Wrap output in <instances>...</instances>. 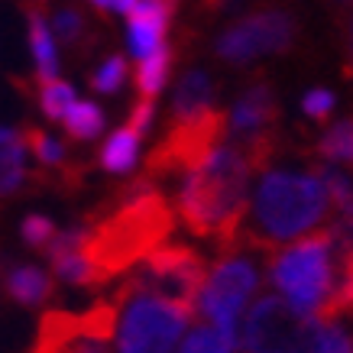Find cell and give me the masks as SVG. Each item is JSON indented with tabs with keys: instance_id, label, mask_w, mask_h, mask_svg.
<instances>
[{
	"instance_id": "5bb4252c",
	"label": "cell",
	"mask_w": 353,
	"mask_h": 353,
	"mask_svg": "<svg viewBox=\"0 0 353 353\" xmlns=\"http://www.w3.org/2000/svg\"><path fill=\"white\" fill-rule=\"evenodd\" d=\"M3 285L10 292V299L17 305H26V308L49 301L55 289L52 276H46L43 269H36V266H10L3 272Z\"/></svg>"
},
{
	"instance_id": "8fae6325",
	"label": "cell",
	"mask_w": 353,
	"mask_h": 353,
	"mask_svg": "<svg viewBox=\"0 0 353 353\" xmlns=\"http://www.w3.org/2000/svg\"><path fill=\"white\" fill-rule=\"evenodd\" d=\"M301 318L285 299L266 295L253 305L243 324V350H301Z\"/></svg>"
},
{
	"instance_id": "7c38bea8",
	"label": "cell",
	"mask_w": 353,
	"mask_h": 353,
	"mask_svg": "<svg viewBox=\"0 0 353 353\" xmlns=\"http://www.w3.org/2000/svg\"><path fill=\"white\" fill-rule=\"evenodd\" d=\"M276 94H272V88L266 81H253V85L243 91V97L236 101L234 114V130L240 137H253V133H266L272 123H276Z\"/></svg>"
},
{
	"instance_id": "d6986e66",
	"label": "cell",
	"mask_w": 353,
	"mask_h": 353,
	"mask_svg": "<svg viewBox=\"0 0 353 353\" xmlns=\"http://www.w3.org/2000/svg\"><path fill=\"white\" fill-rule=\"evenodd\" d=\"M169 68H172V52L165 46H159L156 52H150L146 59H139V68H137V88L143 97H156L169 78Z\"/></svg>"
},
{
	"instance_id": "cb8c5ba5",
	"label": "cell",
	"mask_w": 353,
	"mask_h": 353,
	"mask_svg": "<svg viewBox=\"0 0 353 353\" xmlns=\"http://www.w3.org/2000/svg\"><path fill=\"white\" fill-rule=\"evenodd\" d=\"M318 152L331 162H350L353 165V120H343L331 127L318 143Z\"/></svg>"
},
{
	"instance_id": "3957f363",
	"label": "cell",
	"mask_w": 353,
	"mask_h": 353,
	"mask_svg": "<svg viewBox=\"0 0 353 353\" xmlns=\"http://www.w3.org/2000/svg\"><path fill=\"white\" fill-rule=\"evenodd\" d=\"M327 204L331 198L318 172H269L256 188L250 240L256 246H276L308 234L324 221Z\"/></svg>"
},
{
	"instance_id": "83f0119b",
	"label": "cell",
	"mask_w": 353,
	"mask_h": 353,
	"mask_svg": "<svg viewBox=\"0 0 353 353\" xmlns=\"http://www.w3.org/2000/svg\"><path fill=\"white\" fill-rule=\"evenodd\" d=\"M123 81H127V62H123L120 55L108 59V62H104L94 72V75H91V85H94V91H104V94H114V91H120V88H123Z\"/></svg>"
},
{
	"instance_id": "1f68e13d",
	"label": "cell",
	"mask_w": 353,
	"mask_h": 353,
	"mask_svg": "<svg viewBox=\"0 0 353 353\" xmlns=\"http://www.w3.org/2000/svg\"><path fill=\"white\" fill-rule=\"evenodd\" d=\"M97 10H110V13H130L133 0H91Z\"/></svg>"
},
{
	"instance_id": "8992f818",
	"label": "cell",
	"mask_w": 353,
	"mask_h": 353,
	"mask_svg": "<svg viewBox=\"0 0 353 353\" xmlns=\"http://www.w3.org/2000/svg\"><path fill=\"white\" fill-rule=\"evenodd\" d=\"M208 279V266L204 259L188 250V246H172L159 243L143 256V266H133L127 285L139 292H152L169 301H179L188 311L198 308V295Z\"/></svg>"
},
{
	"instance_id": "836d02e7",
	"label": "cell",
	"mask_w": 353,
	"mask_h": 353,
	"mask_svg": "<svg viewBox=\"0 0 353 353\" xmlns=\"http://www.w3.org/2000/svg\"><path fill=\"white\" fill-rule=\"evenodd\" d=\"M350 52H353V39H350Z\"/></svg>"
},
{
	"instance_id": "7402d4cb",
	"label": "cell",
	"mask_w": 353,
	"mask_h": 353,
	"mask_svg": "<svg viewBox=\"0 0 353 353\" xmlns=\"http://www.w3.org/2000/svg\"><path fill=\"white\" fill-rule=\"evenodd\" d=\"M318 175H321L324 188H327V198L334 201V208H337V214H341L343 224H353V182L347 179V175H341V172L327 169V165H318Z\"/></svg>"
},
{
	"instance_id": "4dcf8cb0",
	"label": "cell",
	"mask_w": 353,
	"mask_h": 353,
	"mask_svg": "<svg viewBox=\"0 0 353 353\" xmlns=\"http://www.w3.org/2000/svg\"><path fill=\"white\" fill-rule=\"evenodd\" d=\"M152 114H156V110H152V97H143L137 108H133V114H130L127 127L133 130V133H139V137H143V133L150 130V123H152Z\"/></svg>"
},
{
	"instance_id": "30bf717a",
	"label": "cell",
	"mask_w": 353,
	"mask_h": 353,
	"mask_svg": "<svg viewBox=\"0 0 353 353\" xmlns=\"http://www.w3.org/2000/svg\"><path fill=\"white\" fill-rule=\"evenodd\" d=\"M295 43V20L285 10H266V13H253L240 20L236 26L217 39V55L224 62L246 65L253 62L256 55L269 52H285Z\"/></svg>"
},
{
	"instance_id": "2e32d148",
	"label": "cell",
	"mask_w": 353,
	"mask_h": 353,
	"mask_svg": "<svg viewBox=\"0 0 353 353\" xmlns=\"http://www.w3.org/2000/svg\"><path fill=\"white\" fill-rule=\"evenodd\" d=\"M30 43L39 68V81H49L59 72V55H55V36L43 20V7H30Z\"/></svg>"
},
{
	"instance_id": "e0dca14e",
	"label": "cell",
	"mask_w": 353,
	"mask_h": 353,
	"mask_svg": "<svg viewBox=\"0 0 353 353\" xmlns=\"http://www.w3.org/2000/svg\"><path fill=\"white\" fill-rule=\"evenodd\" d=\"M211 101H214L211 78L204 75V72H188V75L179 81L175 104H172V117H192L198 110L211 108Z\"/></svg>"
},
{
	"instance_id": "484cf974",
	"label": "cell",
	"mask_w": 353,
	"mask_h": 353,
	"mask_svg": "<svg viewBox=\"0 0 353 353\" xmlns=\"http://www.w3.org/2000/svg\"><path fill=\"white\" fill-rule=\"evenodd\" d=\"M179 350H188V353H198V350H214V353H224V350H234V343L227 341L224 334L217 331L214 324H204V327H194L188 337L182 341Z\"/></svg>"
},
{
	"instance_id": "ba28073f",
	"label": "cell",
	"mask_w": 353,
	"mask_h": 353,
	"mask_svg": "<svg viewBox=\"0 0 353 353\" xmlns=\"http://www.w3.org/2000/svg\"><path fill=\"white\" fill-rule=\"evenodd\" d=\"M117 301H97L81 314L49 311L36 331V350H108L117 337Z\"/></svg>"
},
{
	"instance_id": "f546056e",
	"label": "cell",
	"mask_w": 353,
	"mask_h": 353,
	"mask_svg": "<svg viewBox=\"0 0 353 353\" xmlns=\"http://www.w3.org/2000/svg\"><path fill=\"white\" fill-rule=\"evenodd\" d=\"M331 110H334V94H331V91L314 88V91H308V94H305V114H308L311 120H324Z\"/></svg>"
},
{
	"instance_id": "6da1fadb",
	"label": "cell",
	"mask_w": 353,
	"mask_h": 353,
	"mask_svg": "<svg viewBox=\"0 0 353 353\" xmlns=\"http://www.w3.org/2000/svg\"><path fill=\"white\" fill-rule=\"evenodd\" d=\"M172 208L152 188L150 179L127 185L114 194L108 214H97L91 227H85L81 253L94 272V285H104L108 279L127 272L146 256L150 250L165 243L172 234Z\"/></svg>"
},
{
	"instance_id": "ffe728a7",
	"label": "cell",
	"mask_w": 353,
	"mask_h": 353,
	"mask_svg": "<svg viewBox=\"0 0 353 353\" xmlns=\"http://www.w3.org/2000/svg\"><path fill=\"white\" fill-rule=\"evenodd\" d=\"M137 152H139V133H133L130 127H123L108 139V146H104V152H101V165H104L108 172H127V169H133Z\"/></svg>"
},
{
	"instance_id": "277c9868",
	"label": "cell",
	"mask_w": 353,
	"mask_h": 353,
	"mask_svg": "<svg viewBox=\"0 0 353 353\" xmlns=\"http://www.w3.org/2000/svg\"><path fill=\"white\" fill-rule=\"evenodd\" d=\"M269 272L292 311H299L301 318L321 311L341 282L337 234L321 230V234L301 236L299 243L282 246L269 259Z\"/></svg>"
},
{
	"instance_id": "7a4b0ae2",
	"label": "cell",
	"mask_w": 353,
	"mask_h": 353,
	"mask_svg": "<svg viewBox=\"0 0 353 353\" xmlns=\"http://www.w3.org/2000/svg\"><path fill=\"white\" fill-rule=\"evenodd\" d=\"M256 169L246 146L217 143L201 162L185 169L179 192V217L194 236L214 240L221 250H234L246 214V182Z\"/></svg>"
},
{
	"instance_id": "ac0fdd59",
	"label": "cell",
	"mask_w": 353,
	"mask_h": 353,
	"mask_svg": "<svg viewBox=\"0 0 353 353\" xmlns=\"http://www.w3.org/2000/svg\"><path fill=\"white\" fill-rule=\"evenodd\" d=\"M62 123L72 139H94L104 130V114L91 101H72V108L62 114Z\"/></svg>"
},
{
	"instance_id": "5b68a950",
	"label": "cell",
	"mask_w": 353,
	"mask_h": 353,
	"mask_svg": "<svg viewBox=\"0 0 353 353\" xmlns=\"http://www.w3.org/2000/svg\"><path fill=\"white\" fill-rule=\"evenodd\" d=\"M120 308L117 318V350L146 353V350H172L182 341L185 324L192 321L194 311L179 301H169L152 292H139L123 282V289L114 295Z\"/></svg>"
},
{
	"instance_id": "44dd1931",
	"label": "cell",
	"mask_w": 353,
	"mask_h": 353,
	"mask_svg": "<svg viewBox=\"0 0 353 353\" xmlns=\"http://www.w3.org/2000/svg\"><path fill=\"white\" fill-rule=\"evenodd\" d=\"M127 17H130V52L137 59H146L162 46V36H165L169 26L159 20H150V17H139V13H127Z\"/></svg>"
},
{
	"instance_id": "9c48e42d",
	"label": "cell",
	"mask_w": 353,
	"mask_h": 353,
	"mask_svg": "<svg viewBox=\"0 0 353 353\" xmlns=\"http://www.w3.org/2000/svg\"><path fill=\"white\" fill-rule=\"evenodd\" d=\"M256 285H259L256 266H253L250 259L230 253V256H224L217 263L211 276L204 279L201 295H198L204 318L234 343V350L240 347L234 321H236V314H240V308L246 305V299L256 292Z\"/></svg>"
},
{
	"instance_id": "f1b7e54d",
	"label": "cell",
	"mask_w": 353,
	"mask_h": 353,
	"mask_svg": "<svg viewBox=\"0 0 353 353\" xmlns=\"http://www.w3.org/2000/svg\"><path fill=\"white\" fill-rule=\"evenodd\" d=\"M52 236H55V227H52V221H49V217L30 214L26 221H23V240H26L30 246H39V250H46Z\"/></svg>"
},
{
	"instance_id": "4316f807",
	"label": "cell",
	"mask_w": 353,
	"mask_h": 353,
	"mask_svg": "<svg viewBox=\"0 0 353 353\" xmlns=\"http://www.w3.org/2000/svg\"><path fill=\"white\" fill-rule=\"evenodd\" d=\"M26 146H30L32 156L43 162V165H62L65 162V150L49 133H43V130H36V127L26 130Z\"/></svg>"
},
{
	"instance_id": "4fadbf2b",
	"label": "cell",
	"mask_w": 353,
	"mask_h": 353,
	"mask_svg": "<svg viewBox=\"0 0 353 353\" xmlns=\"http://www.w3.org/2000/svg\"><path fill=\"white\" fill-rule=\"evenodd\" d=\"M81 240H85V230H65V234H55L46 246L52 256L55 276L68 285H94V272L81 253Z\"/></svg>"
},
{
	"instance_id": "d4e9b609",
	"label": "cell",
	"mask_w": 353,
	"mask_h": 353,
	"mask_svg": "<svg viewBox=\"0 0 353 353\" xmlns=\"http://www.w3.org/2000/svg\"><path fill=\"white\" fill-rule=\"evenodd\" d=\"M72 101H75V91L68 81H43V91H39V104H43V114L52 120H62V114L72 108Z\"/></svg>"
},
{
	"instance_id": "9a60e30c",
	"label": "cell",
	"mask_w": 353,
	"mask_h": 353,
	"mask_svg": "<svg viewBox=\"0 0 353 353\" xmlns=\"http://www.w3.org/2000/svg\"><path fill=\"white\" fill-rule=\"evenodd\" d=\"M26 182V133L0 139V194H13Z\"/></svg>"
},
{
	"instance_id": "d6a6232c",
	"label": "cell",
	"mask_w": 353,
	"mask_h": 353,
	"mask_svg": "<svg viewBox=\"0 0 353 353\" xmlns=\"http://www.w3.org/2000/svg\"><path fill=\"white\" fill-rule=\"evenodd\" d=\"M43 3H49V0H30V7H43Z\"/></svg>"
},
{
	"instance_id": "603a6c76",
	"label": "cell",
	"mask_w": 353,
	"mask_h": 353,
	"mask_svg": "<svg viewBox=\"0 0 353 353\" xmlns=\"http://www.w3.org/2000/svg\"><path fill=\"white\" fill-rule=\"evenodd\" d=\"M52 32L62 46L78 49V46L88 39V23H85V17H81V10H75V7H62V10L52 13Z\"/></svg>"
},
{
	"instance_id": "52a82bcc",
	"label": "cell",
	"mask_w": 353,
	"mask_h": 353,
	"mask_svg": "<svg viewBox=\"0 0 353 353\" xmlns=\"http://www.w3.org/2000/svg\"><path fill=\"white\" fill-rule=\"evenodd\" d=\"M227 137V117L221 110L211 108L198 110L192 117H172V127L159 146L146 159V175H172V172L192 169L194 162H201L217 143Z\"/></svg>"
}]
</instances>
